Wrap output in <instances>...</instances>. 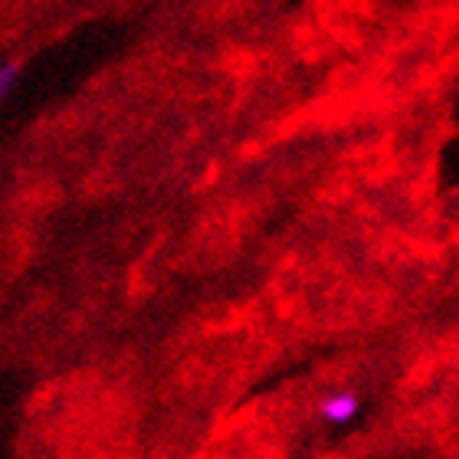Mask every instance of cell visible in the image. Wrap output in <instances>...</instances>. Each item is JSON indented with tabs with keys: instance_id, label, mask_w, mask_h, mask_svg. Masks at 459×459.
<instances>
[{
	"instance_id": "6da1fadb",
	"label": "cell",
	"mask_w": 459,
	"mask_h": 459,
	"mask_svg": "<svg viewBox=\"0 0 459 459\" xmlns=\"http://www.w3.org/2000/svg\"><path fill=\"white\" fill-rule=\"evenodd\" d=\"M358 413V397L354 394H335L322 403V417L328 423H348Z\"/></svg>"
},
{
	"instance_id": "7a4b0ae2",
	"label": "cell",
	"mask_w": 459,
	"mask_h": 459,
	"mask_svg": "<svg viewBox=\"0 0 459 459\" xmlns=\"http://www.w3.org/2000/svg\"><path fill=\"white\" fill-rule=\"evenodd\" d=\"M20 76V63L17 59H10V63H4L0 66V102H4V96L10 92V86H13V79Z\"/></svg>"
}]
</instances>
